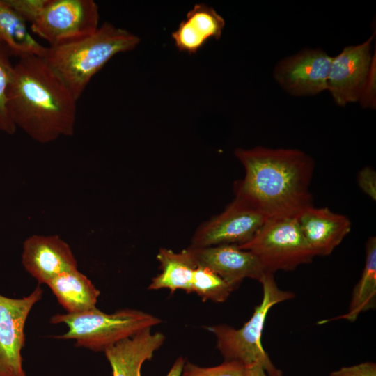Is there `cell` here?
<instances>
[{"mask_svg":"<svg viewBox=\"0 0 376 376\" xmlns=\"http://www.w3.org/2000/svg\"><path fill=\"white\" fill-rule=\"evenodd\" d=\"M234 155L244 169V177L235 182V198L267 219L298 217L313 206L309 186L314 162L306 152L256 146L237 148Z\"/></svg>","mask_w":376,"mask_h":376,"instance_id":"cell-1","label":"cell"},{"mask_svg":"<svg viewBox=\"0 0 376 376\" xmlns=\"http://www.w3.org/2000/svg\"><path fill=\"white\" fill-rule=\"evenodd\" d=\"M77 100L39 56L19 58L7 91V109L16 126L31 139L47 143L72 136Z\"/></svg>","mask_w":376,"mask_h":376,"instance_id":"cell-2","label":"cell"},{"mask_svg":"<svg viewBox=\"0 0 376 376\" xmlns=\"http://www.w3.org/2000/svg\"><path fill=\"white\" fill-rule=\"evenodd\" d=\"M135 34L105 22L77 40L47 47L42 57L78 100L94 75L115 55L134 49Z\"/></svg>","mask_w":376,"mask_h":376,"instance_id":"cell-3","label":"cell"},{"mask_svg":"<svg viewBox=\"0 0 376 376\" xmlns=\"http://www.w3.org/2000/svg\"><path fill=\"white\" fill-rule=\"evenodd\" d=\"M263 287V299L251 318L240 329L226 324L206 327L217 339V348L224 361H236L249 368L260 364L268 376H283V372L272 363L262 344V334L269 310L276 304L295 297V293L277 285L274 274L266 272L259 281Z\"/></svg>","mask_w":376,"mask_h":376,"instance_id":"cell-4","label":"cell"},{"mask_svg":"<svg viewBox=\"0 0 376 376\" xmlns=\"http://www.w3.org/2000/svg\"><path fill=\"white\" fill-rule=\"evenodd\" d=\"M161 322L157 317L141 311L125 308L107 314L96 307L76 313H58L50 318V323H63L68 327L65 334L54 336L55 338L75 340V346L94 352H104Z\"/></svg>","mask_w":376,"mask_h":376,"instance_id":"cell-5","label":"cell"},{"mask_svg":"<svg viewBox=\"0 0 376 376\" xmlns=\"http://www.w3.org/2000/svg\"><path fill=\"white\" fill-rule=\"evenodd\" d=\"M253 253L266 272L292 271L315 256L295 217L269 218L248 242L237 245Z\"/></svg>","mask_w":376,"mask_h":376,"instance_id":"cell-6","label":"cell"},{"mask_svg":"<svg viewBox=\"0 0 376 376\" xmlns=\"http://www.w3.org/2000/svg\"><path fill=\"white\" fill-rule=\"evenodd\" d=\"M373 36L363 43L344 47L332 58L327 91L336 104L345 106L360 102L364 107H373L375 93V57L372 54Z\"/></svg>","mask_w":376,"mask_h":376,"instance_id":"cell-7","label":"cell"},{"mask_svg":"<svg viewBox=\"0 0 376 376\" xmlns=\"http://www.w3.org/2000/svg\"><path fill=\"white\" fill-rule=\"evenodd\" d=\"M93 0H45L31 23V31L54 46L79 39L100 26Z\"/></svg>","mask_w":376,"mask_h":376,"instance_id":"cell-8","label":"cell"},{"mask_svg":"<svg viewBox=\"0 0 376 376\" xmlns=\"http://www.w3.org/2000/svg\"><path fill=\"white\" fill-rule=\"evenodd\" d=\"M267 219L248 203L235 197L222 212L197 228L189 246L245 244L253 237Z\"/></svg>","mask_w":376,"mask_h":376,"instance_id":"cell-9","label":"cell"},{"mask_svg":"<svg viewBox=\"0 0 376 376\" xmlns=\"http://www.w3.org/2000/svg\"><path fill=\"white\" fill-rule=\"evenodd\" d=\"M42 294L38 284L21 299L0 295V376H26L21 353L26 341L24 327L31 308Z\"/></svg>","mask_w":376,"mask_h":376,"instance_id":"cell-10","label":"cell"},{"mask_svg":"<svg viewBox=\"0 0 376 376\" xmlns=\"http://www.w3.org/2000/svg\"><path fill=\"white\" fill-rule=\"evenodd\" d=\"M331 56L320 48L304 49L281 60L273 77L290 95L308 96L327 90Z\"/></svg>","mask_w":376,"mask_h":376,"instance_id":"cell-11","label":"cell"},{"mask_svg":"<svg viewBox=\"0 0 376 376\" xmlns=\"http://www.w3.org/2000/svg\"><path fill=\"white\" fill-rule=\"evenodd\" d=\"M22 263L39 285L58 274L77 269V260L67 242L58 235H33L23 243Z\"/></svg>","mask_w":376,"mask_h":376,"instance_id":"cell-12","label":"cell"},{"mask_svg":"<svg viewBox=\"0 0 376 376\" xmlns=\"http://www.w3.org/2000/svg\"><path fill=\"white\" fill-rule=\"evenodd\" d=\"M196 265L205 267L237 288L246 278L258 280L266 273L258 258L237 245L188 247Z\"/></svg>","mask_w":376,"mask_h":376,"instance_id":"cell-13","label":"cell"},{"mask_svg":"<svg viewBox=\"0 0 376 376\" xmlns=\"http://www.w3.org/2000/svg\"><path fill=\"white\" fill-rule=\"evenodd\" d=\"M297 219L302 235L315 256H329L352 228L347 217L328 207L313 205L303 211Z\"/></svg>","mask_w":376,"mask_h":376,"instance_id":"cell-14","label":"cell"},{"mask_svg":"<svg viewBox=\"0 0 376 376\" xmlns=\"http://www.w3.org/2000/svg\"><path fill=\"white\" fill-rule=\"evenodd\" d=\"M164 340L161 332L153 334L151 328H146L107 347L104 352L111 366L112 376H141L143 363L151 359Z\"/></svg>","mask_w":376,"mask_h":376,"instance_id":"cell-15","label":"cell"},{"mask_svg":"<svg viewBox=\"0 0 376 376\" xmlns=\"http://www.w3.org/2000/svg\"><path fill=\"white\" fill-rule=\"evenodd\" d=\"M225 20L212 8L196 4L171 33L176 48L189 54H196L210 39L221 36Z\"/></svg>","mask_w":376,"mask_h":376,"instance_id":"cell-16","label":"cell"},{"mask_svg":"<svg viewBox=\"0 0 376 376\" xmlns=\"http://www.w3.org/2000/svg\"><path fill=\"white\" fill-rule=\"evenodd\" d=\"M67 313L95 308L100 292L77 269L58 274L47 284Z\"/></svg>","mask_w":376,"mask_h":376,"instance_id":"cell-17","label":"cell"},{"mask_svg":"<svg viewBox=\"0 0 376 376\" xmlns=\"http://www.w3.org/2000/svg\"><path fill=\"white\" fill-rule=\"evenodd\" d=\"M157 259L161 273L152 279L148 288H167L171 293L182 290L191 293L193 274L197 265L189 249L176 253L171 249L160 248Z\"/></svg>","mask_w":376,"mask_h":376,"instance_id":"cell-18","label":"cell"},{"mask_svg":"<svg viewBox=\"0 0 376 376\" xmlns=\"http://www.w3.org/2000/svg\"><path fill=\"white\" fill-rule=\"evenodd\" d=\"M27 24L5 0H0V42L19 58L31 55L43 57L47 47L36 40Z\"/></svg>","mask_w":376,"mask_h":376,"instance_id":"cell-19","label":"cell"},{"mask_svg":"<svg viewBox=\"0 0 376 376\" xmlns=\"http://www.w3.org/2000/svg\"><path fill=\"white\" fill-rule=\"evenodd\" d=\"M376 306V238L370 237L366 243L365 265L352 292L347 312L340 316L319 321L322 324L337 320L354 322L358 316Z\"/></svg>","mask_w":376,"mask_h":376,"instance_id":"cell-20","label":"cell"},{"mask_svg":"<svg viewBox=\"0 0 376 376\" xmlns=\"http://www.w3.org/2000/svg\"><path fill=\"white\" fill-rule=\"evenodd\" d=\"M237 289L207 267L197 265L193 274L191 292H195L203 301L224 302Z\"/></svg>","mask_w":376,"mask_h":376,"instance_id":"cell-21","label":"cell"},{"mask_svg":"<svg viewBox=\"0 0 376 376\" xmlns=\"http://www.w3.org/2000/svg\"><path fill=\"white\" fill-rule=\"evenodd\" d=\"M10 52L0 42V130L13 134L16 131L7 109V91L11 81L14 65H13Z\"/></svg>","mask_w":376,"mask_h":376,"instance_id":"cell-22","label":"cell"},{"mask_svg":"<svg viewBox=\"0 0 376 376\" xmlns=\"http://www.w3.org/2000/svg\"><path fill=\"white\" fill-rule=\"evenodd\" d=\"M247 372V367L236 361H224L212 367H201L187 362L180 376H246Z\"/></svg>","mask_w":376,"mask_h":376,"instance_id":"cell-23","label":"cell"},{"mask_svg":"<svg viewBox=\"0 0 376 376\" xmlns=\"http://www.w3.org/2000/svg\"><path fill=\"white\" fill-rule=\"evenodd\" d=\"M27 23H31L45 0H5Z\"/></svg>","mask_w":376,"mask_h":376,"instance_id":"cell-24","label":"cell"},{"mask_svg":"<svg viewBox=\"0 0 376 376\" xmlns=\"http://www.w3.org/2000/svg\"><path fill=\"white\" fill-rule=\"evenodd\" d=\"M359 187L373 201L376 199V173L370 167L365 166L361 169L357 177Z\"/></svg>","mask_w":376,"mask_h":376,"instance_id":"cell-25","label":"cell"},{"mask_svg":"<svg viewBox=\"0 0 376 376\" xmlns=\"http://www.w3.org/2000/svg\"><path fill=\"white\" fill-rule=\"evenodd\" d=\"M329 376H376V363L366 361L350 366H344L333 371Z\"/></svg>","mask_w":376,"mask_h":376,"instance_id":"cell-26","label":"cell"},{"mask_svg":"<svg viewBox=\"0 0 376 376\" xmlns=\"http://www.w3.org/2000/svg\"><path fill=\"white\" fill-rule=\"evenodd\" d=\"M185 363L183 357L177 358L166 376H180Z\"/></svg>","mask_w":376,"mask_h":376,"instance_id":"cell-27","label":"cell"},{"mask_svg":"<svg viewBox=\"0 0 376 376\" xmlns=\"http://www.w3.org/2000/svg\"><path fill=\"white\" fill-rule=\"evenodd\" d=\"M246 376H268L265 371L263 367L259 364L256 363L248 368V372Z\"/></svg>","mask_w":376,"mask_h":376,"instance_id":"cell-28","label":"cell"}]
</instances>
